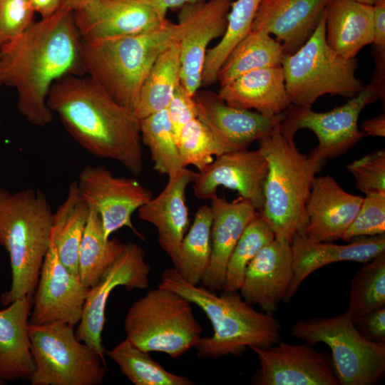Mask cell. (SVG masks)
<instances>
[{
    "instance_id": "6da1fadb",
    "label": "cell",
    "mask_w": 385,
    "mask_h": 385,
    "mask_svg": "<svg viewBox=\"0 0 385 385\" xmlns=\"http://www.w3.org/2000/svg\"><path fill=\"white\" fill-rule=\"evenodd\" d=\"M81 41L73 12L60 8L0 46L1 83L16 90L17 108L31 124L51 122L47 98L55 81L83 73Z\"/></svg>"
},
{
    "instance_id": "7a4b0ae2",
    "label": "cell",
    "mask_w": 385,
    "mask_h": 385,
    "mask_svg": "<svg viewBox=\"0 0 385 385\" xmlns=\"http://www.w3.org/2000/svg\"><path fill=\"white\" fill-rule=\"evenodd\" d=\"M47 105L90 154L117 161L134 175L143 170L140 120L89 76H65L52 85Z\"/></svg>"
},
{
    "instance_id": "3957f363",
    "label": "cell",
    "mask_w": 385,
    "mask_h": 385,
    "mask_svg": "<svg viewBox=\"0 0 385 385\" xmlns=\"http://www.w3.org/2000/svg\"><path fill=\"white\" fill-rule=\"evenodd\" d=\"M158 286L197 306L210 321L212 335L201 337L195 347L199 358L239 356L248 348H267L280 342L279 322L273 314L254 309L237 292L222 291L217 295L189 283L174 267L163 271Z\"/></svg>"
},
{
    "instance_id": "277c9868",
    "label": "cell",
    "mask_w": 385,
    "mask_h": 385,
    "mask_svg": "<svg viewBox=\"0 0 385 385\" xmlns=\"http://www.w3.org/2000/svg\"><path fill=\"white\" fill-rule=\"evenodd\" d=\"M279 123L258 140L268 164L264 204L259 212L276 239L291 244L296 235L304 233L306 203L326 160L312 152L302 153L294 138L281 131Z\"/></svg>"
},
{
    "instance_id": "5b68a950",
    "label": "cell",
    "mask_w": 385,
    "mask_h": 385,
    "mask_svg": "<svg viewBox=\"0 0 385 385\" xmlns=\"http://www.w3.org/2000/svg\"><path fill=\"white\" fill-rule=\"evenodd\" d=\"M52 217L41 190L0 187V245L9 255L12 277L9 290L1 296L3 306L35 292L50 246Z\"/></svg>"
},
{
    "instance_id": "8992f818",
    "label": "cell",
    "mask_w": 385,
    "mask_h": 385,
    "mask_svg": "<svg viewBox=\"0 0 385 385\" xmlns=\"http://www.w3.org/2000/svg\"><path fill=\"white\" fill-rule=\"evenodd\" d=\"M178 38L175 24L144 33L81 41L83 73L115 101L133 111L141 86L158 56Z\"/></svg>"
},
{
    "instance_id": "52a82bcc",
    "label": "cell",
    "mask_w": 385,
    "mask_h": 385,
    "mask_svg": "<svg viewBox=\"0 0 385 385\" xmlns=\"http://www.w3.org/2000/svg\"><path fill=\"white\" fill-rule=\"evenodd\" d=\"M124 330L126 338L141 350L163 352L174 359L195 348L202 332L191 303L159 286L130 305Z\"/></svg>"
},
{
    "instance_id": "ba28073f",
    "label": "cell",
    "mask_w": 385,
    "mask_h": 385,
    "mask_svg": "<svg viewBox=\"0 0 385 385\" xmlns=\"http://www.w3.org/2000/svg\"><path fill=\"white\" fill-rule=\"evenodd\" d=\"M358 61L346 58L328 45L324 14L308 40L282 63L292 106L312 107L324 94L352 98L364 88L356 76Z\"/></svg>"
},
{
    "instance_id": "9c48e42d",
    "label": "cell",
    "mask_w": 385,
    "mask_h": 385,
    "mask_svg": "<svg viewBox=\"0 0 385 385\" xmlns=\"http://www.w3.org/2000/svg\"><path fill=\"white\" fill-rule=\"evenodd\" d=\"M290 334L308 344H327L339 385H373L385 372V342L363 336L347 312L297 322Z\"/></svg>"
},
{
    "instance_id": "30bf717a",
    "label": "cell",
    "mask_w": 385,
    "mask_h": 385,
    "mask_svg": "<svg viewBox=\"0 0 385 385\" xmlns=\"http://www.w3.org/2000/svg\"><path fill=\"white\" fill-rule=\"evenodd\" d=\"M35 365L31 385H98L106 374L105 360L79 341L73 327L61 322L29 323Z\"/></svg>"
},
{
    "instance_id": "8fae6325",
    "label": "cell",
    "mask_w": 385,
    "mask_h": 385,
    "mask_svg": "<svg viewBox=\"0 0 385 385\" xmlns=\"http://www.w3.org/2000/svg\"><path fill=\"white\" fill-rule=\"evenodd\" d=\"M350 98L345 104L322 113L312 111V107L291 105L284 112L279 128L284 134L292 138L299 129L310 130L318 140L317 145L311 152L324 160L337 158L365 136L359 129V115L366 106L382 97L370 83Z\"/></svg>"
},
{
    "instance_id": "7c38bea8",
    "label": "cell",
    "mask_w": 385,
    "mask_h": 385,
    "mask_svg": "<svg viewBox=\"0 0 385 385\" xmlns=\"http://www.w3.org/2000/svg\"><path fill=\"white\" fill-rule=\"evenodd\" d=\"M76 181L82 198L100 215L106 238L127 227L144 240L131 217L153 197L150 190L133 178L114 176L103 165L84 167Z\"/></svg>"
},
{
    "instance_id": "4fadbf2b",
    "label": "cell",
    "mask_w": 385,
    "mask_h": 385,
    "mask_svg": "<svg viewBox=\"0 0 385 385\" xmlns=\"http://www.w3.org/2000/svg\"><path fill=\"white\" fill-rule=\"evenodd\" d=\"M232 0H197L180 6L175 24L180 47V81L192 95L201 86L209 43L226 30Z\"/></svg>"
},
{
    "instance_id": "5bb4252c",
    "label": "cell",
    "mask_w": 385,
    "mask_h": 385,
    "mask_svg": "<svg viewBox=\"0 0 385 385\" xmlns=\"http://www.w3.org/2000/svg\"><path fill=\"white\" fill-rule=\"evenodd\" d=\"M150 266L145 252L137 243L129 242L101 281L88 289L81 319L75 332L77 339L95 349L105 360L102 332L106 321V308L111 292L123 286L128 291L149 286Z\"/></svg>"
},
{
    "instance_id": "9a60e30c",
    "label": "cell",
    "mask_w": 385,
    "mask_h": 385,
    "mask_svg": "<svg viewBox=\"0 0 385 385\" xmlns=\"http://www.w3.org/2000/svg\"><path fill=\"white\" fill-rule=\"evenodd\" d=\"M73 12L83 40H98L158 29L167 10L155 0H89Z\"/></svg>"
},
{
    "instance_id": "2e32d148",
    "label": "cell",
    "mask_w": 385,
    "mask_h": 385,
    "mask_svg": "<svg viewBox=\"0 0 385 385\" xmlns=\"http://www.w3.org/2000/svg\"><path fill=\"white\" fill-rule=\"evenodd\" d=\"M260 367L255 385H339L332 358L305 344L284 342L267 348H250Z\"/></svg>"
},
{
    "instance_id": "e0dca14e",
    "label": "cell",
    "mask_w": 385,
    "mask_h": 385,
    "mask_svg": "<svg viewBox=\"0 0 385 385\" xmlns=\"http://www.w3.org/2000/svg\"><path fill=\"white\" fill-rule=\"evenodd\" d=\"M35 291L29 323L61 322L72 327L79 323L88 289L61 262L51 241Z\"/></svg>"
},
{
    "instance_id": "ac0fdd59",
    "label": "cell",
    "mask_w": 385,
    "mask_h": 385,
    "mask_svg": "<svg viewBox=\"0 0 385 385\" xmlns=\"http://www.w3.org/2000/svg\"><path fill=\"white\" fill-rule=\"evenodd\" d=\"M267 161L258 148L223 153L202 171L196 173L193 192L200 200H211L222 186L237 190L240 197L252 202L260 212L264 204V184Z\"/></svg>"
},
{
    "instance_id": "d6986e66",
    "label": "cell",
    "mask_w": 385,
    "mask_h": 385,
    "mask_svg": "<svg viewBox=\"0 0 385 385\" xmlns=\"http://www.w3.org/2000/svg\"><path fill=\"white\" fill-rule=\"evenodd\" d=\"M195 99L197 118L211 131L224 153L247 149L268 135L284 115L270 117L233 107L210 91L197 92Z\"/></svg>"
},
{
    "instance_id": "ffe728a7",
    "label": "cell",
    "mask_w": 385,
    "mask_h": 385,
    "mask_svg": "<svg viewBox=\"0 0 385 385\" xmlns=\"http://www.w3.org/2000/svg\"><path fill=\"white\" fill-rule=\"evenodd\" d=\"M292 276L291 244L274 238L249 263L239 291L247 302L273 314L284 302Z\"/></svg>"
},
{
    "instance_id": "44dd1931",
    "label": "cell",
    "mask_w": 385,
    "mask_h": 385,
    "mask_svg": "<svg viewBox=\"0 0 385 385\" xmlns=\"http://www.w3.org/2000/svg\"><path fill=\"white\" fill-rule=\"evenodd\" d=\"M363 198L346 192L329 175L315 177L305 207L304 235L314 242L342 240Z\"/></svg>"
},
{
    "instance_id": "7402d4cb",
    "label": "cell",
    "mask_w": 385,
    "mask_h": 385,
    "mask_svg": "<svg viewBox=\"0 0 385 385\" xmlns=\"http://www.w3.org/2000/svg\"><path fill=\"white\" fill-rule=\"evenodd\" d=\"M195 174V172L183 168L169 175L162 192L138 210V217L156 228L159 245L171 260L173 267L189 227L185 193Z\"/></svg>"
},
{
    "instance_id": "603a6c76",
    "label": "cell",
    "mask_w": 385,
    "mask_h": 385,
    "mask_svg": "<svg viewBox=\"0 0 385 385\" xmlns=\"http://www.w3.org/2000/svg\"><path fill=\"white\" fill-rule=\"evenodd\" d=\"M291 248L293 276L284 302H289L304 280L324 266L344 261L364 263L385 252V234L356 237L346 245L314 242L297 234Z\"/></svg>"
},
{
    "instance_id": "cb8c5ba5",
    "label": "cell",
    "mask_w": 385,
    "mask_h": 385,
    "mask_svg": "<svg viewBox=\"0 0 385 385\" xmlns=\"http://www.w3.org/2000/svg\"><path fill=\"white\" fill-rule=\"evenodd\" d=\"M212 252L201 284L212 291H222L230 255L247 225L258 215L250 201L239 196L232 201L215 195L211 200Z\"/></svg>"
},
{
    "instance_id": "d4e9b609",
    "label": "cell",
    "mask_w": 385,
    "mask_h": 385,
    "mask_svg": "<svg viewBox=\"0 0 385 385\" xmlns=\"http://www.w3.org/2000/svg\"><path fill=\"white\" fill-rule=\"evenodd\" d=\"M329 1L262 0L252 30L274 35L285 54H292L313 34Z\"/></svg>"
},
{
    "instance_id": "484cf974",
    "label": "cell",
    "mask_w": 385,
    "mask_h": 385,
    "mask_svg": "<svg viewBox=\"0 0 385 385\" xmlns=\"http://www.w3.org/2000/svg\"><path fill=\"white\" fill-rule=\"evenodd\" d=\"M229 106L275 116L291 106L281 66L260 68L220 86L217 93Z\"/></svg>"
},
{
    "instance_id": "4316f807",
    "label": "cell",
    "mask_w": 385,
    "mask_h": 385,
    "mask_svg": "<svg viewBox=\"0 0 385 385\" xmlns=\"http://www.w3.org/2000/svg\"><path fill=\"white\" fill-rule=\"evenodd\" d=\"M32 294L16 299L0 310V379H31L35 365L29 334Z\"/></svg>"
},
{
    "instance_id": "83f0119b",
    "label": "cell",
    "mask_w": 385,
    "mask_h": 385,
    "mask_svg": "<svg viewBox=\"0 0 385 385\" xmlns=\"http://www.w3.org/2000/svg\"><path fill=\"white\" fill-rule=\"evenodd\" d=\"M324 19L327 43L342 56L355 58L363 47L373 43V5L356 0H329Z\"/></svg>"
},
{
    "instance_id": "f1b7e54d",
    "label": "cell",
    "mask_w": 385,
    "mask_h": 385,
    "mask_svg": "<svg viewBox=\"0 0 385 385\" xmlns=\"http://www.w3.org/2000/svg\"><path fill=\"white\" fill-rule=\"evenodd\" d=\"M90 208L80 195L77 181L68 186L66 200L53 213L51 241L61 262L78 276V250Z\"/></svg>"
},
{
    "instance_id": "f546056e",
    "label": "cell",
    "mask_w": 385,
    "mask_h": 385,
    "mask_svg": "<svg viewBox=\"0 0 385 385\" xmlns=\"http://www.w3.org/2000/svg\"><path fill=\"white\" fill-rule=\"evenodd\" d=\"M180 47L178 38L158 56L145 78L133 109L140 120L166 109L180 82Z\"/></svg>"
},
{
    "instance_id": "4dcf8cb0",
    "label": "cell",
    "mask_w": 385,
    "mask_h": 385,
    "mask_svg": "<svg viewBox=\"0 0 385 385\" xmlns=\"http://www.w3.org/2000/svg\"><path fill=\"white\" fill-rule=\"evenodd\" d=\"M285 52L281 43L261 30H251L230 51L217 74L220 86L251 71L281 66Z\"/></svg>"
},
{
    "instance_id": "1f68e13d",
    "label": "cell",
    "mask_w": 385,
    "mask_h": 385,
    "mask_svg": "<svg viewBox=\"0 0 385 385\" xmlns=\"http://www.w3.org/2000/svg\"><path fill=\"white\" fill-rule=\"evenodd\" d=\"M124 247L117 238H106L100 215L90 208L78 250V277L82 284L86 289L96 286Z\"/></svg>"
},
{
    "instance_id": "d6a6232c",
    "label": "cell",
    "mask_w": 385,
    "mask_h": 385,
    "mask_svg": "<svg viewBox=\"0 0 385 385\" xmlns=\"http://www.w3.org/2000/svg\"><path fill=\"white\" fill-rule=\"evenodd\" d=\"M212 219L210 206L202 205L198 208L182 240L173 267L184 279L194 285L201 283L210 265Z\"/></svg>"
},
{
    "instance_id": "836d02e7",
    "label": "cell",
    "mask_w": 385,
    "mask_h": 385,
    "mask_svg": "<svg viewBox=\"0 0 385 385\" xmlns=\"http://www.w3.org/2000/svg\"><path fill=\"white\" fill-rule=\"evenodd\" d=\"M106 354L135 385L193 384L188 377L175 374L164 369L150 356V352L141 350L127 338L106 351Z\"/></svg>"
},
{
    "instance_id": "e575fe53",
    "label": "cell",
    "mask_w": 385,
    "mask_h": 385,
    "mask_svg": "<svg viewBox=\"0 0 385 385\" xmlns=\"http://www.w3.org/2000/svg\"><path fill=\"white\" fill-rule=\"evenodd\" d=\"M261 1L237 0L232 2L225 34L220 42L207 51L201 86H209L217 81L219 70L230 51L252 30Z\"/></svg>"
},
{
    "instance_id": "d590c367",
    "label": "cell",
    "mask_w": 385,
    "mask_h": 385,
    "mask_svg": "<svg viewBox=\"0 0 385 385\" xmlns=\"http://www.w3.org/2000/svg\"><path fill=\"white\" fill-rule=\"evenodd\" d=\"M140 120L141 140L150 152L153 170L169 175L183 168L167 109Z\"/></svg>"
},
{
    "instance_id": "8d00e7d4",
    "label": "cell",
    "mask_w": 385,
    "mask_h": 385,
    "mask_svg": "<svg viewBox=\"0 0 385 385\" xmlns=\"http://www.w3.org/2000/svg\"><path fill=\"white\" fill-rule=\"evenodd\" d=\"M385 307V252L364 265L351 282L347 312L351 319Z\"/></svg>"
},
{
    "instance_id": "74e56055",
    "label": "cell",
    "mask_w": 385,
    "mask_h": 385,
    "mask_svg": "<svg viewBox=\"0 0 385 385\" xmlns=\"http://www.w3.org/2000/svg\"><path fill=\"white\" fill-rule=\"evenodd\" d=\"M274 238L273 232L259 212L247 225L230 255L222 291L240 290L249 263L264 246Z\"/></svg>"
},
{
    "instance_id": "f35d334b",
    "label": "cell",
    "mask_w": 385,
    "mask_h": 385,
    "mask_svg": "<svg viewBox=\"0 0 385 385\" xmlns=\"http://www.w3.org/2000/svg\"><path fill=\"white\" fill-rule=\"evenodd\" d=\"M178 146L183 168L193 165L199 171L205 170L214 161L213 156L224 153L213 134L197 118L183 128Z\"/></svg>"
},
{
    "instance_id": "ab89813d",
    "label": "cell",
    "mask_w": 385,
    "mask_h": 385,
    "mask_svg": "<svg viewBox=\"0 0 385 385\" xmlns=\"http://www.w3.org/2000/svg\"><path fill=\"white\" fill-rule=\"evenodd\" d=\"M365 195L357 215L342 237L345 242L385 234V192Z\"/></svg>"
},
{
    "instance_id": "60d3db41",
    "label": "cell",
    "mask_w": 385,
    "mask_h": 385,
    "mask_svg": "<svg viewBox=\"0 0 385 385\" xmlns=\"http://www.w3.org/2000/svg\"><path fill=\"white\" fill-rule=\"evenodd\" d=\"M356 188L365 195L385 192V151L369 153L347 165Z\"/></svg>"
},
{
    "instance_id": "b9f144b4",
    "label": "cell",
    "mask_w": 385,
    "mask_h": 385,
    "mask_svg": "<svg viewBox=\"0 0 385 385\" xmlns=\"http://www.w3.org/2000/svg\"><path fill=\"white\" fill-rule=\"evenodd\" d=\"M34 13L30 0H0V46L21 34Z\"/></svg>"
},
{
    "instance_id": "7bdbcfd3",
    "label": "cell",
    "mask_w": 385,
    "mask_h": 385,
    "mask_svg": "<svg viewBox=\"0 0 385 385\" xmlns=\"http://www.w3.org/2000/svg\"><path fill=\"white\" fill-rule=\"evenodd\" d=\"M166 109L178 143L183 128L197 118L195 96L190 94L180 81Z\"/></svg>"
},
{
    "instance_id": "ee69618b",
    "label": "cell",
    "mask_w": 385,
    "mask_h": 385,
    "mask_svg": "<svg viewBox=\"0 0 385 385\" xmlns=\"http://www.w3.org/2000/svg\"><path fill=\"white\" fill-rule=\"evenodd\" d=\"M352 321L359 332L368 339L385 342V307L361 315Z\"/></svg>"
},
{
    "instance_id": "f6af8a7d",
    "label": "cell",
    "mask_w": 385,
    "mask_h": 385,
    "mask_svg": "<svg viewBox=\"0 0 385 385\" xmlns=\"http://www.w3.org/2000/svg\"><path fill=\"white\" fill-rule=\"evenodd\" d=\"M374 7V36L376 47L385 48V0H376Z\"/></svg>"
},
{
    "instance_id": "bcb514c9",
    "label": "cell",
    "mask_w": 385,
    "mask_h": 385,
    "mask_svg": "<svg viewBox=\"0 0 385 385\" xmlns=\"http://www.w3.org/2000/svg\"><path fill=\"white\" fill-rule=\"evenodd\" d=\"M362 132L364 135L374 137L385 136V115L380 114L376 117L364 121L361 124Z\"/></svg>"
},
{
    "instance_id": "7dc6e473",
    "label": "cell",
    "mask_w": 385,
    "mask_h": 385,
    "mask_svg": "<svg viewBox=\"0 0 385 385\" xmlns=\"http://www.w3.org/2000/svg\"><path fill=\"white\" fill-rule=\"evenodd\" d=\"M35 12L41 18H48L55 14L61 6L62 0H30Z\"/></svg>"
},
{
    "instance_id": "c3c4849f",
    "label": "cell",
    "mask_w": 385,
    "mask_h": 385,
    "mask_svg": "<svg viewBox=\"0 0 385 385\" xmlns=\"http://www.w3.org/2000/svg\"><path fill=\"white\" fill-rule=\"evenodd\" d=\"M160 6L165 10L173 7H180L188 3L195 1L197 0H155Z\"/></svg>"
},
{
    "instance_id": "681fc988",
    "label": "cell",
    "mask_w": 385,
    "mask_h": 385,
    "mask_svg": "<svg viewBox=\"0 0 385 385\" xmlns=\"http://www.w3.org/2000/svg\"><path fill=\"white\" fill-rule=\"evenodd\" d=\"M89 0H62L61 8L74 11Z\"/></svg>"
},
{
    "instance_id": "f907efd6",
    "label": "cell",
    "mask_w": 385,
    "mask_h": 385,
    "mask_svg": "<svg viewBox=\"0 0 385 385\" xmlns=\"http://www.w3.org/2000/svg\"><path fill=\"white\" fill-rule=\"evenodd\" d=\"M356 1L361 3L371 4V5H373L374 2L376 1V0H356Z\"/></svg>"
},
{
    "instance_id": "816d5d0a",
    "label": "cell",
    "mask_w": 385,
    "mask_h": 385,
    "mask_svg": "<svg viewBox=\"0 0 385 385\" xmlns=\"http://www.w3.org/2000/svg\"><path fill=\"white\" fill-rule=\"evenodd\" d=\"M1 83V56H0V84Z\"/></svg>"
},
{
    "instance_id": "f5cc1de1",
    "label": "cell",
    "mask_w": 385,
    "mask_h": 385,
    "mask_svg": "<svg viewBox=\"0 0 385 385\" xmlns=\"http://www.w3.org/2000/svg\"><path fill=\"white\" fill-rule=\"evenodd\" d=\"M6 383L0 379V385L5 384Z\"/></svg>"
}]
</instances>
